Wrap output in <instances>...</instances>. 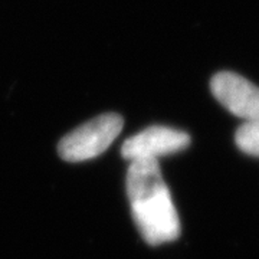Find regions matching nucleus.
Instances as JSON below:
<instances>
[{
  "mask_svg": "<svg viewBox=\"0 0 259 259\" xmlns=\"http://www.w3.org/2000/svg\"><path fill=\"white\" fill-rule=\"evenodd\" d=\"M125 189L133 219L143 239L153 246L176 241L180 236V221L157 160L131 161Z\"/></svg>",
  "mask_w": 259,
  "mask_h": 259,
  "instance_id": "nucleus-1",
  "label": "nucleus"
},
{
  "mask_svg": "<svg viewBox=\"0 0 259 259\" xmlns=\"http://www.w3.org/2000/svg\"><path fill=\"white\" fill-rule=\"evenodd\" d=\"M122 125V117L115 112L98 115L66 134L58 144V153L69 163L98 157L120 136Z\"/></svg>",
  "mask_w": 259,
  "mask_h": 259,
  "instance_id": "nucleus-2",
  "label": "nucleus"
},
{
  "mask_svg": "<svg viewBox=\"0 0 259 259\" xmlns=\"http://www.w3.org/2000/svg\"><path fill=\"white\" fill-rule=\"evenodd\" d=\"M190 144V136L176 128L153 125L140 131L124 141L121 147L122 157L134 160H157L183 151Z\"/></svg>",
  "mask_w": 259,
  "mask_h": 259,
  "instance_id": "nucleus-3",
  "label": "nucleus"
},
{
  "mask_svg": "<svg viewBox=\"0 0 259 259\" xmlns=\"http://www.w3.org/2000/svg\"><path fill=\"white\" fill-rule=\"evenodd\" d=\"M210 88L223 107L245 122L259 121V87L235 72H219L212 78Z\"/></svg>",
  "mask_w": 259,
  "mask_h": 259,
  "instance_id": "nucleus-4",
  "label": "nucleus"
},
{
  "mask_svg": "<svg viewBox=\"0 0 259 259\" xmlns=\"http://www.w3.org/2000/svg\"><path fill=\"white\" fill-rule=\"evenodd\" d=\"M235 141L245 154L259 157V121L243 122L235 134Z\"/></svg>",
  "mask_w": 259,
  "mask_h": 259,
  "instance_id": "nucleus-5",
  "label": "nucleus"
}]
</instances>
